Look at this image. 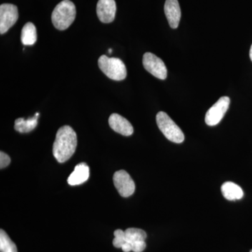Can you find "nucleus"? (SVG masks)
Returning <instances> with one entry per match:
<instances>
[{
    "mask_svg": "<svg viewBox=\"0 0 252 252\" xmlns=\"http://www.w3.org/2000/svg\"><path fill=\"white\" fill-rule=\"evenodd\" d=\"M126 243L130 244L131 246L134 243L140 241H145L147 233L140 228H130L125 230Z\"/></svg>",
    "mask_w": 252,
    "mask_h": 252,
    "instance_id": "obj_16",
    "label": "nucleus"
},
{
    "mask_svg": "<svg viewBox=\"0 0 252 252\" xmlns=\"http://www.w3.org/2000/svg\"><path fill=\"white\" fill-rule=\"evenodd\" d=\"M18 19V7L16 5L2 4L0 6V34L9 31Z\"/></svg>",
    "mask_w": 252,
    "mask_h": 252,
    "instance_id": "obj_8",
    "label": "nucleus"
},
{
    "mask_svg": "<svg viewBox=\"0 0 252 252\" xmlns=\"http://www.w3.org/2000/svg\"><path fill=\"white\" fill-rule=\"evenodd\" d=\"M64 1H70V0H64Z\"/></svg>",
    "mask_w": 252,
    "mask_h": 252,
    "instance_id": "obj_24",
    "label": "nucleus"
},
{
    "mask_svg": "<svg viewBox=\"0 0 252 252\" xmlns=\"http://www.w3.org/2000/svg\"><path fill=\"white\" fill-rule=\"evenodd\" d=\"M114 239L113 245L117 248H122L123 245L126 243L125 231L121 229L116 230L114 233Z\"/></svg>",
    "mask_w": 252,
    "mask_h": 252,
    "instance_id": "obj_18",
    "label": "nucleus"
},
{
    "mask_svg": "<svg viewBox=\"0 0 252 252\" xmlns=\"http://www.w3.org/2000/svg\"><path fill=\"white\" fill-rule=\"evenodd\" d=\"M157 123L158 127L167 140L177 144L182 143L185 141L183 132L166 113H158Z\"/></svg>",
    "mask_w": 252,
    "mask_h": 252,
    "instance_id": "obj_4",
    "label": "nucleus"
},
{
    "mask_svg": "<svg viewBox=\"0 0 252 252\" xmlns=\"http://www.w3.org/2000/svg\"><path fill=\"white\" fill-rule=\"evenodd\" d=\"M97 15L99 21L104 23L114 21L117 12L115 0H99L97 4Z\"/></svg>",
    "mask_w": 252,
    "mask_h": 252,
    "instance_id": "obj_9",
    "label": "nucleus"
},
{
    "mask_svg": "<svg viewBox=\"0 0 252 252\" xmlns=\"http://www.w3.org/2000/svg\"><path fill=\"white\" fill-rule=\"evenodd\" d=\"M250 252H252V250H251V251H250Z\"/></svg>",
    "mask_w": 252,
    "mask_h": 252,
    "instance_id": "obj_25",
    "label": "nucleus"
},
{
    "mask_svg": "<svg viewBox=\"0 0 252 252\" xmlns=\"http://www.w3.org/2000/svg\"><path fill=\"white\" fill-rule=\"evenodd\" d=\"M21 39L24 45L32 46L35 44L37 40V34L35 26L32 23L28 22L23 26Z\"/></svg>",
    "mask_w": 252,
    "mask_h": 252,
    "instance_id": "obj_15",
    "label": "nucleus"
},
{
    "mask_svg": "<svg viewBox=\"0 0 252 252\" xmlns=\"http://www.w3.org/2000/svg\"><path fill=\"white\" fill-rule=\"evenodd\" d=\"M0 251L1 252H18L16 245L10 239L4 230H0Z\"/></svg>",
    "mask_w": 252,
    "mask_h": 252,
    "instance_id": "obj_17",
    "label": "nucleus"
},
{
    "mask_svg": "<svg viewBox=\"0 0 252 252\" xmlns=\"http://www.w3.org/2000/svg\"><path fill=\"white\" fill-rule=\"evenodd\" d=\"M250 59H251V61H252V44L251 48H250Z\"/></svg>",
    "mask_w": 252,
    "mask_h": 252,
    "instance_id": "obj_22",
    "label": "nucleus"
},
{
    "mask_svg": "<svg viewBox=\"0 0 252 252\" xmlns=\"http://www.w3.org/2000/svg\"><path fill=\"white\" fill-rule=\"evenodd\" d=\"M11 162V158L4 152H0V168L3 169L7 167Z\"/></svg>",
    "mask_w": 252,
    "mask_h": 252,
    "instance_id": "obj_19",
    "label": "nucleus"
},
{
    "mask_svg": "<svg viewBox=\"0 0 252 252\" xmlns=\"http://www.w3.org/2000/svg\"><path fill=\"white\" fill-rule=\"evenodd\" d=\"M76 6L71 1H63L56 5L51 16L53 25L59 31L67 29L75 20Z\"/></svg>",
    "mask_w": 252,
    "mask_h": 252,
    "instance_id": "obj_2",
    "label": "nucleus"
},
{
    "mask_svg": "<svg viewBox=\"0 0 252 252\" xmlns=\"http://www.w3.org/2000/svg\"><path fill=\"white\" fill-rule=\"evenodd\" d=\"M221 193L223 197L228 200H240L244 196V192L241 187L231 182H227L221 186Z\"/></svg>",
    "mask_w": 252,
    "mask_h": 252,
    "instance_id": "obj_13",
    "label": "nucleus"
},
{
    "mask_svg": "<svg viewBox=\"0 0 252 252\" xmlns=\"http://www.w3.org/2000/svg\"><path fill=\"white\" fill-rule=\"evenodd\" d=\"M39 113H36L35 116L30 117L29 119H24L19 118L15 121V130L21 133H27L34 130L37 126V120L39 118Z\"/></svg>",
    "mask_w": 252,
    "mask_h": 252,
    "instance_id": "obj_14",
    "label": "nucleus"
},
{
    "mask_svg": "<svg viewBox=\"0 0 252 252\" xmlns=\"http://www.w3.org/2000/svg\"><path fill=\"white\" fill-rule=\"evenodd\" d=\"M77 137L75 131L69 126L59 129L53 145V154L58 162H64L69 160L75 152Z\"/></svg>",
    "mask_w": 252,
    "mask_h": 252,
    "instance_id": "obj_1",
    "label": "nucleus"
},
{
    "mask_svg": "<svg viewBox=\"0 0 252 252\" xmlns=\"http://www.w3.org/2000/svg\"><path fill=\"white\" fill-rule=\"evenodd\" d=\"M144 67L147 72L158 79L165 80L167 76V70L165 63L161 59L152 53H146L143 56Z\"/></svg>",
    "mask_w": 252,
    "mask_h": 252,
    "instance_id": "obj_5",
    "label": "nucleus"
},
{
    "mask_svg": "<svg viewBox=\"0 0 252 252\" xmlns=\"http://www.w3.org/2000/svg\"><path fill=\"white\" fill-rule=\"evenodd\" d=\"M98 66L101 71L112 80H124L127 76L125 64L117 58H109L102 55L98 59Z\"/></svg>",
    "mask_w": 252,
    "mask_h": 252,
    "instance_id": "obj_3",
    "label": "nucleus"
},
{
    "mask_svg": "<svg viewBox=\"0 0 252 252\" xmlns=\"http://www.w3.org/2000/svg\"><path fill=\"white\" fill-rule=\"evenodd\" d=\"M111 128L124 136H130L133 133V127L130 122L118 114H112L109 118Z\"/></svg>",
    "mask_w": 252,
    "mask_h": 252,
    "instance_id": "obj_10",
    "label": "nucleus"
},
{
    "mask_svg": "<svg viewBox=\"0 0 252 252\" xmlns=\"http://www.w3.org/2000/svg\"><path fill=\"white\" fill-rule=\"evenodd\" d=\"M108 52L109 53V54H112V49H109V51Z\"/></svg>",
    "mask_w": 252,
    "mask_h": 252,
    "instance_id": "obj_23",
    "label": "nucleus"
},
{
    "mask_svg": "<svg viewBox=\"0 0 252 252\" xmlns=\"http://www.w3.org/2000/svg\"><path fill=\"white\" fill-rule=\"evenodd\" d=\"M230 98L227 96L220 97L218 101L207 111L205 121L207 125L215 126L222 120L229 108Z\"/></svg>",
    "mask_w": 252,
    "mask_h": 252,
    "instance_id": "obj_6",
    "label": "nucleus"
},
{
    "mask_svg": "<svg viewBox=\"0 0 252 252\" xmlns=\"http://www.w3.org/2000/svg\"><path fill=\"white\" fill-rule=\"evenodd\" d=\"M89 167L85 162H80L74 167V170L68 177L69 185L76 186L84 183L89 178Z\"/></svg>",
    "mask_w": 252,
    "mask_h": 252,
    "instance_id": "obj_12",
    "label": "nucleus"
},
{
    "mask_svg": "<svg viewBox=\"0 0 252 252\" xmlns=\"http://www.w3.org/2000/svg\"><path fill=\"white\" fill-rule=\"evenodd\" d=\"M122 250L124 252H130L132 251V246H131L130 244L125 243L122 246Z\"/></svg>",
    "mask_w": 252,
    "mask_h": 252,
    "instance_id": "obj_21",
    "label": "nucleus"
},
{
    "mask_svg": "<svg viewBox=\"0 0 252 252\" xmlns=\"http://www.w3.org/2000/svg\"><path fill=\"white\" fill-rule=\"evenodd\" d=\"M113 181L118 192L122 197L127 198L135 192V182L125 170L116 172L113 177Z\"/></svg>",
    "mask_w": 252,
    "mask_h": 252,
    "instance_id": "obj_7",
    "label": "nucleus"
},
{
    "mask_svg": "<svg viewBox=\"0 0 252 252\" xmlns=\"http://www.w3.org/2000/svg\"><path fill=\"white\" fill-rule=\"evenodd\" d=\"M164 11L170 27L173 29L178 28L182 15L178 0H166Z\"/></svg>",
    "mask_w": 252,
    "mask_h": 252,
    "instance_id": "obj_11",
    "label": "nucleus"
},
{
    "mask_svg": "<svg viewBox=\"0 0 252 252\" xmlns=\"http://www.w3.org/2000/svg\"><path fill=\"white\" fill-rule=\"evenodd\" d=\"M147 245L145 241H140L132 245V251L134 252H142L145 250Z\"/></svg>",
    "mask_w": 252,
    "mask_h": 252,
    "instance_id": "obj_20",
    "label": "nucleus"
}]
</instances>
